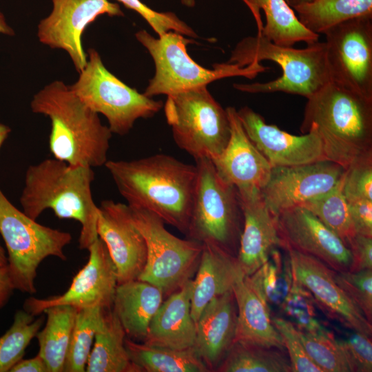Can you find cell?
I'll return each mask as SVG.
<instances>
[{"label": "cell", "mask_w": 372, "mask_h": 372, "mask_svg": "<svg viewBox=\"0 0 372 372\" xmlns=\"http://www.w3.org/2000/svg\"><path fill=\"white\" fill-rule=\"evenodd\" d=\"M105 166L128 205L154 213L186 235L197 178L196 165L157 154L129 161H107Z\"/></svg>", "instance_id": "obj_1"}, {"label": "cell", "mask_w": 372, "mask_h": 372, "mask_svg": "<svg viewBox=\"0 0 372 372\" xmlns=\"http://www.w3.org/2000/svg\"><path fill=\"white\" fill-rule=\"evenodd\" d=\"M92 167L70 165L49 158L30 165L25 172L20 196L23 211L33 220L52 209L60 219H73L81 226L79 247L88 249L99 238V207L93 200Z\"/></svg>", "instance_id": "obj_2"}, {"label": "cell", "mask_w": 372, "mask_h": 372, "mask_svg": "<svg viewBox=\"0 0 372 372\" xmlns=\"http://www.w3.org/2000/svg\"><path fill=\"white\" fill-rule=\"evenodd\" d=\"M311 127L325 159L346 169L372 154V99L331 81L307 98L300 130L304 134Z\"/></svg>", "instance_id": "obj_3"}, {"label": "cell", "mask_w": 372, "mask_h": 372, "mask_svg": "<svg viewBox=\"0 0 372 372\" xmlns=\"http://www.w3.org/2000/svg\"><path fill=\"white\" fill-rule=\"evenodd\" d=\"M30 107L51 121L49 148L54 158L70 165H105L112 132L69 86L61 81L45 85Z\"/></svg>", "instance_id": "obj_4"}, {"label": "cell", "mask_w": 372, "mask_h": 372, "mask_svg": "<svg viewBox=\"0 0 372 372\" xmlns=\"http://www.w3.org/2000/svg\"><path fill=\"white\" fill-rule=\"evenodd\" d=\"M268 60L277 63L282 75L265 83H235L234 87L249 93L281 92L307 99L331 81L324 42L318 41L301 49L275 44L258 30L254 37L240 41L231 52L229 63L245 67Z\"/></svg>", "instance_id": "obj_5"}, {"label": "cell", "mask_w": 372, "mask_h": 372, "mask_svg": "<svg viewBox=\"0 0 372 372\" xmlns=\"http://www.w3.org/2000/svg\"><path fill=\"white\" fill-rule=\"evenodd\" d=\"M195 161L197 178L186 236L236 257L243 226L238 190L218 174L210 158Z\"/></svg>", "instance_id": "obj_6"}, {"label": "cell", "mask_w": 372, "mask_h": 372, "mask_svg": "<svg viewBox=\"0 0 372 372\" xmlns=\"http://www.w3.org/2000/svg\"><path fill=\"white\" fill-rule=\"evenodd\" d=\"M136 39L147 50L155 64V74L143 93L147 97L169 95L225 77L241 76L254 79L269 69L258 62L245 67L231 63H216L214 69L200 66L188 54L187 45L192 39L174 31L155 38L145 30L136 33Z\"/></svg>", "instance_id": "obj_7"}, {"label": "cell", "mask_w": 372, "mask_h": 372, "mask_svg": "<svg viewBox=\"0 0 372 372\" xmlns=\"http://www.w3.org/2000/svg\"><path fill=\"white\" fill-rule=\"evenodd\" d=\"M0 234L8 251V270L14 289L35 293V278L49 256L66 260L64 248L72 235L37 222L14 206L0 189Z\"/></svg>", "instance_id": "obj_8"}, {"label": "cell", "mask_w": 372, "mask_h": 372, "mask_svg": "<svg viewBox=\"0 0 372 372\" xmlns=\"http://www.w3.org/2000/svg\"><path fill=\"white\" fill-rule=\"evenodd\" d=\"M164 111L176 144L195 160H213L227 146L230 138L227 113L207 85L167 95Z\"/></svg>", "instance_id": "obj_9"}, {"label": "cell", "mask_w": 372, "mask_h": 372, "mask_svg": "<svg viewBox=\"0 0 372 372\" xmlns=\"http://www.w3.org/2000/svg\"><path fill=\"white\" fill-rule=\"evenodd\" d=\"M127 206L129 217L144 237L147 246L146 264L138 279L158 287L166 298L195 276L203 245L175 236L154 213Z\"/></svg>", "instance_id": "obj_10"}, {"label": "cell", "mask_w": 372, "mask_h": 372, "mask_svg": "<svg viewBox=\"0 0 372 372\" xmlns=\"http://www.w3.org/2000/svg\"><path fill=\"white\" fill-rule=\"evenodd\" d=\"M87 62L70 90L91 110L105 116L112 133L127 134L138 118L153 116L161 101L140 94L123 83L104 66L98 52L87 50Z\"/></svg>", "instance_id": "obj_11"}, {"label": "cell", "mask_w": 372, "mask_h": 372, "mask_svg": "<svg viewBox=\"0 0 372 372\" xmlns=\"http://www.w3.org/2000/svg\"><path fill=\"white\" fill-rule=\"evenodd\" d=\"M323 34L332 81L372 99V16L344 21Z\"/></svg>", "instance_id": "obj_12"}, {"label": "cell", "mask_w": 372, "mask_h": 372, "mask_svg": "<svg viewBox=\"0 0 372 372\" xmlns=\"http://www.w3.org/2000/svg\"><path fill=\"white\" fill-rule=\"evenodd\" d=\"M87 250V262L74 277L63 294L47 298L30 297L23 303V310L36 316L55 305H69L76 309L94 307L112 309L118 285L115 265L100 238Z\"/></svg>", "instance_id": "obj_13"}, {"label": "cell", "mask_w": 372, "mask_h": 372, "mask_svg": "<svg viewBox=\"0 0 372 372\" xmlns=\"http://www.w3.org/2000/svg\"><path fill=\"white\" fill-rule=\"evenodd\" d=\"M50 14L38 25L39 41L70 55L76 71L86 66L87 55L81 37L86 27L99 16H123L118 4L108 0H52Z\"/></svg>", "instance_id": "obj_14"}, {"label": "cell", "mask_w": 372, "mask_h": 372, "mask_svg": "<svg viewBox=\"0 0 372 372\" xmlns=\"http://www.w3.org/2000/svg\"><path fill=\"white\" fill-rule=\"evenodd\" d=\"M345 169L329 160L271 168L260 190L264 202L276 217L282 211L322 195L342 178Z\"/></svg>", "instance_id": "obj_15"}, {"label": "cell", "mask_w": 372, "mask_h": 372, "mask_svg": "<svg viewBox=\"0 0 372 372\" xmlns=\"http://www.w3.org/2000/svg\"><path fill=\"white\" fill-rule=\"evenodd\" d=\"M286 251L292 278L312 294L324 315L353 331L371 337V323L336 283L335 271L313 256L291 249Z\"/></svg>", "instance_id": "obj_16"}, {"label": "cell", "mask_w": 372, "mask_h": 372, "mask_svg": "<svg viewBox=\"0 0 372 372\" xmlns=\"http://www.w3.org/2000/svg\"><path fill=\"white\" fill-rule=\"evenodd\" d=\"M276 223L282 248L313 256L335 271H349V249L309 210L301 206L285 209Z\"/></svg>", "instance_id": "obj_17"}, {"label": "cell", "mask_w": 372, "mask_h": 372, "mask_svg": "<svg viewBox=\"0 0 372 372\" xmlns=\"http://www.w3.org/2000/svg\"><path fill=\"white\" fill-rule=\"evenodd\" d=\"M237 113L249 138L271 168L325 159L321 140L313 127L306 134L296 136L275 125L267 124L259 113L249 107H241Z\"/></svg>", "instance_id": "obj_18"}, {"label": "cell", "mask_w": 372, "mask_h": 372, "mask_svg": "<svg viewBox=\"0 0 372 372\" xmlns=\"http://www.w3.org/2000/svg\"><path fill=\"white\" fill-rule=\"evenodd\" d=\"M97 234L115 265L118 285L138 279L146 264L147 246L129 217L127 205L111 200L102 201L99 207Z\"/></svg>", "instance_id": "obj_19"}, {"label": "cell", "mask_w": 372, "mask_h": 372, "mask_svg": "<svg viewBox=\"0 0 372 372\" xmlns=\"http://www.w3.org/2000/svg\"><path fill=\"white\" fill-rule=\"evenodd\" d=\"M239 195L243 226L236 256L245 276H249L269 258L272 250L281 247L276 217L265 205L260 189L236 188Z\"/></svg>", "instance_id": "obj_20"}, {"label": "cell", "mask_w": 372, "mask_h": 372, "mask_svg": "<svg viewBox=\"0 0 372 372\" xmlns=\"http://www.w3.org/2000/svg\"><path fill=\"white\" fill-rule=\"evenodd\" d=\"M230 138L223 152L211 160L218 174L236 188L262 189L267 183L271 167L247 135L234 107L226 108Z\"/></svg>", "instance_id": "obj_21"}, {"label": "cell", "mask_w": 372, "mask_h": 372, "mask_svg": "<svg viewBox=\"0 0 372 372\" xmlns=\"http://www.w3.org/2000/svg\"><path fill=\"white\" fill-rule=\"evenodd\" d=\"M237 307L233 291L212 299L196 323L194 349L208 367L215 371L235 341Z\"/></svg>", "instance_id": "obj_22"}, {"label": "cell", "mask_w": 372, "mask_h": 372, "mask_svg": "<svg viewBox=\"0 0 372 372\" xmlns=\"http://www.w3.org/2000/svg\"><path fill=\"white\" fill-rule=\"evenodd\" d=\"M192 280L163 301L149 323L143 342L176 350L194 347L196 323L190 310Z\"/></svg>", "instance_id": "obj_23"}, {"label": "cell", "mask_w": 372, "mask_h": 372, "mask_svg": "<svg viewBox=\"0 0 372 372\" xmlns=\"http://www.w3.org/2000/svg\"><path fill=\"white\" fill-rule=\"evenodd\" d=\"M203 245L200 262L192 280L190 310L195 323L212 299L232 290L242 271L236 256L216 247Z\"/></svg>", "instance_id": "obj_24"}, {"label": "cell", "mask_w": 372, "mask_h": 372, "mask_svg": "<svg viewBox=\"0 0 372 372\" xmlns=\"http://www.w3.org/2000/svg\"><path fill=\"white\" fill-rule=\"evenodd\" d=\"M237 307L235 341L285 350L274 327L270 309L250 286L242 271L232 287Z\"/></svg>", "instance_id": "obj_25"}, {"label": "cell", "mask_w": 372, "mask_h": 372, "mask_svg": "<svg viewBox=\"0 0 372 372\" xmlns=\"http://www.w3.org/2000/svg\"><path fill=\"white\" fill-rule=\"evenodd\" d=\"M163 298L160 288L138 279L117 285L112 309L127 338L144 340L149 323Z\"/></svg>", "instance_id": "obj_26"}, {"label": "cell", "mask_w": 372, "mask_h": 372, "mask_svg": "<svg viewBox=\"0 0 372 372\" xmlns=\"http://www.w3.org/2000/svg\"><path fill=\"white\" fill-rule=\"evenodd\" d=\"M251 12L256 23L262 21L260 10L265 15V25L258 30L276 45L293 47L304 42L311 44L319 41L320 35L307 30L299 21L293 9L286 0H242Z\"/></svg>", "instance_id": "obj_27"}, {"label": "cell", "mask_w": 372, "mask_h": 372, "mask_svg": "<svg viewBox=\"0 0 372 372\" xmlns=\"http://www.w3.org/2000/svg\"><path fill=\"white\" fill-rule=\"evenodd\" d=\"M125 330L112 311L105 313L90 353L87 372H139L130 361L125 347Z\"/></svg>", "instance_id": "obj_28"}, {"label": "cell", "mask_w": 372, "mask_h": 372, "mask_svg": "<svg viewBox=\"0 0 372 372\" xmlns=\"http://www.w3.org/2000/svg\"><path fill=\"white\" fill-rule=\"evenodd\" d=\"M77 309L69 305H55L45 309V327L36 335L39 351L48 372H63L70 344Z\"/></svg>", "instance_id": "obj_29"}, {"label": "cell", "mask_w": 372, "mask_h": 372, "mask_svg": "<svg viewBox=\"0 0 372 372\" xmlns=\"http://www.w3.org/2000/svg\"><path fill=\"white\" fill-rule=\"evenodd\" d=\"M125 347L139 372H209L194 347L176 350L136 342L127 337Z\"/></svg>", "instance_id": "obj_30"}, {"label": "cell", "mask_w": 372, "mask_h": 372, "mask_svg": "<svg viewBox=\"0 0 372 372\" xmlns=\"http://www.w3.org/2000/svg\"><path fill=\"white\" fill-rule=\"evenodd\" d=\"M292 8L307 30L320 35L350 19L372 16V0H313Z\"/></svg>", "instance_id": "obj_31"}, {"label": "cell", "mask_w": 372, "mask_h": 372, "mask_svg": "<svg viewBox=\"0 0 372 372\" xmlns=\"http://www.w3.org/2000/svg\"><path fill=\"white\" fill-rule=\"evenodd\" d=\"M285 351L236 341L215 371L291 372Z\"/></svg>", "instance_id": "obj_32"}, {"label": "cell", "mask_w": 372, "mask_h": 372, "mask_svg": "<svg viewBox=\"0 0 372 372\" xmlns=\"http://www.w3.org/2000/svg\"><path fill=\"white\" fill-rule=\"evenodd\" d=\"M247 278L251 288L269 309L272 305L280 307L292 282L288 254L283 258L280 252L274 249L268 260Z\"/></svg>", "instance_id": "obj_33"}, {"label": "cell", "mask_w": 372, "mask_h": 372, "mask_svg": "<svg viewBox=\"0 0 372 372\" xmlns=\"http://www.w3.org/2000/svg\"><path fill=\"white\" fill-rule=\"evenodd\" d=\"M343 177L332 189L300 206L312 213L347 246L356 234L349 216V204L342 192Z\"/></svg>", "instance_id": "obj_34"}, {"label": "cell", "mask_w": 372, "mask_h": 372, "mask_svg": "<svg viewBox=\"0 0 372 372\" xmlns=\"http://www.w3.org/2000/svg\"><path fill=\"white\" fill-rule=\"evenodd\" d=\"M106 311L99 307L77 309L64 372L85 371L96 333Z\"/></svg>", "instance_id": "obj_35"}, {"label": "cell", "mask_w": 372, "mask_h": 372, "mask_svg": "<svg viewBox=\"0 0 372 372\" xmlns=\"http://www.w3.org/2000/svg\"><path fill=\"white\" fill-rule=\"evenodd\" d=\"M44 322V316L38 318L25 310H18L10 329L0 337V372H10L21 360L31 340Z\"/></svg>", "instance_id": "obj_36"}, {"label": "cell", "mask_w": 372, "mask_h": 372, "mask_svg": "<svg viewBox=\"0 0 372 372\" xmlns=\"http://www.w3.org/2000/svg\"><path fill=\"white\" fill-rule=\"evenodd\" d=\"M312 294L292 278L289 290L279 307L281 311L300 331L318 334L333 333L320 320Z\"/></svg>", "instance_id": "obj_37"}, {"label": "cell", "mask_w": 372, "mask_h": 372, "mask_svg": "<svg viewBox=\"0 0 372 372\" xmlns=\"http://www.w3.org/2000/svg\"><path fill=\"white\" fill-rule=\"evenodd\" d=\"M299 332L308 355L323 372H351L344 351L333 333Z\"/></svg>", "instance_id": "obj_38"}, {"label": "cell", "mask_w": 372, "mask_h": 372, "mask_svg": "<svg viewBox=\"0 0 372 372\" xmlns=\"http://www.w3.org/2000/svg\"><path fill=\"white\" fill-rule=\"evenodd\" d=\"M336 283L347 293L367 320L372 322V269L335 271Z\"/></svg>", "instance_id": "obj_39"}, {"label": "cell", "mask_w": 372, "mask_h": 372, "mask_svg": "<svg viewBox=\"0 0 372 372\" xmlns=\"http://www.w3.org/2000/svg\"><path fill=\"white\" fill-rule=\"evenodd\" d=\"M342 192L348 203L372 200V154L355 159L345 169Z\"/></svg>", "instance_id": "obj_40"}, {"label": "cell", "mask_w": 372, "mask_h": 372, "mask_svg": "<svg viewBox=\"0 0 372 372\" xmlns=\"http://www.w3.org/2000/svg\"><path fill=\"white\" fill-rule=\"evenodd\" d=\"M271 321L280 334L288 352L291 372H323L308 355L299 330L289 320L273 316Z\"/></svg>", "instance_id": "obj_41"}, {"label": "cell", "mask_w": 372, "mask_h": 372, "mask_svg": "<svg viewBox=\"0 0 372 372\" xmlns=\"http://www.w3.org/2000/svg\"><path fill=\"white\" fill-rule=\"evenodd\" d=\"M117 1L123 3L126 8L138 13L158 36L169 31H174L184 36L194 38L198 37L194 30L173 12L155 11L140 0Z\"/></svg>", "instance_id": "obj_42"}, {"label": "cell", "mask_w": 372, "mask_h": 372, "mask_svg": "<svg viewBox=\"0 0 372 372\" xmlns=\"http://www.w3.org/2000/svg\"><path fill=\"white\" fill-rule=\"evenodd\" d=\"M346 355L351 372L372 371V343L371 337L353 331L338 340Z\"/></svg>", "instance_id": "obj_43"}, {"label": "cell", "mask_w": 372, "mask_h": 372, "mask_svg": "<svg viewBox=\"0 0 372 372\" xmlns=\"http://www.w3.org/2000/svg\"><path fill=\"white\" fill-rule=\"evenodd\" d=\"M351 256L349 271L372 269V237L355 234L348 242Z\"/></svg>", "instance_id": "obj_44"}, {"label": "cell", "mask_w": 372, "mask_h": 372, "mask_svg": "<svg viewBox=\"0 0 372 372\" xmlns=\"http://www.w3.org/2000/svg\"><path fill=\"white\" fill-rule=\"evenodd\" d=\"M348 204L355 234L372 237V200H360Z\"/></svg>", "instance_id": "obj_45"}, {"label": "cell", "mask_w": 372, "mask_h": 372, "mask_svg": "<svg viewBox=\"0 0 372 372\" xmlns=\"http://www.w3.org/2000/svg\"><path fill=\"white\" fill-rule=\"evenodd\" d=\"M10 372H48V370L44 360L37 354L32 358H22Z\"/></svg>", "instance_id": "obj_46"}, {"label": "cell", "mask_w": 372, "mask_h": 372, "mask_svg": "<svg viewBox=\"0 0 372 372\" xmlns=\"http://www.w3.org/2000/svg\"><path fill=\"white\" fill-rule=\"evenodd\" d=\"M14 287L10 276L8 267L0 271V309H2L10 298Z\"/></svg>", "instance_id": "obj_47"}, {"label": "cell", "mask_w": 372, "mask_h": 372, "mask_svg": "<svg viewBox=\"0 0 372 372\" xmlns=\"http://www.w3.org/2000/svg\"><path fill=\"white\" fill-rule=\"evenodd\" d=\"M0 33L13 36L14 34V30L7 23L3 14L0 12Z\"/></svg>", "instance_id": "obj_48"}, {"label": "cell", "mask_w": 372, "mask_h": 372, "mask_svg": "<svg viewBox=\"0 0 372 372\" xmlns=\"http://www.w3.org/2000/svg\"><path fill=\"white\" fill-rule=\"evenodd\" d=\"M11 132L10 128L2 123H0V149L3 145V143L8 137L10 132Z\"/></svg>", "instance_id": "obj_49"}, {"label": "cell", "mask_w": 372, "mask_h": 372, "mask_svg": "<svg viewBox=\"0 0 372 372\" xmlns=\"http://www.w3.org/2000/svg\"><path fill=\"white\" fill-rule=\"evenodd\" d=\"M8 260L6 251L0 242V271L8 267Z\"/></svg>", "instance_id": "obj_50"}, {"label": "cell", "mask_w": 372, "mask_h": 372, "mask_svg": "<svg viewBox=\"0 0 372 372\" xmlns=\"http://www.w3.org/2000/svg\"><path fill=\"white\" fill-rule=\"evenodd\" d=\"M313 0H286V1L287 2V3L292 8L295 6H297V5H299V4H301V3H308V2H310V1H312Z\"/></svg>", "instance_id": "obj_51"}, {"label": "cell", "mask_w": 372, "mask_h": 372, "mask_svg": "<svg viewBox=\"0 0 372 372\" xmlns=\"http://www.w3.org/2000/svg\"><path fill=\"white\" fill-rule=\"evenodd\" d=\"M180 2L187 7L192 8L195 6L196 0H180Z\"/></svg>", "instance_id": "obj_52"}]
</instances>
